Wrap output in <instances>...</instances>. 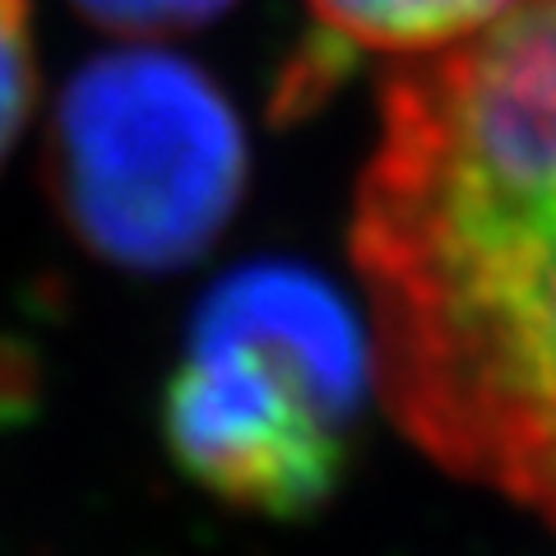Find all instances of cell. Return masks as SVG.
<instances>
[{
  "label": "cell",
  "mask_w": 556,
  "mask_h": 556,
  "mask_svg": "<svg viewBox=\"0 0 556 556\" xmlns=\"http://www.w3.org/2000/svg\"><path fill=\"white\" fill-rule=\"evenodd\" d=\"M353 251L408 437L556 525V0L408 61Z\"/></svg>",
  "instance_id": "6da1fadb"
},
{
  "label": "cell",
  "mask_w": 556,
  "mask_h": 556,
  "mask_svg": "<svg viewBox=\"0 0 556 556\" xmlns=\"http://www.w3.org/2000/svg\"><path fill=\"white\" fill-rule=\"evenodd\" d=\"M376 343L320 274L251 265L200 306L163 394L181 473L237 510L298 519L334 492Z\"/></svg>",
  "instance_id": "7a4b0ae2"
},
{
  "label": "cell",
  "mask_w": 556,
  "mask_h": 556,
  "mask_svg": "<svg viewBox=\"0 0 556 556\" xmlns=\"http://www.w3.org/2000/svg\"><path fill=\"white\" fill-rule=\"evenodd\" d=\"M47 177L98 260L172 269L228 228L247 190V135L200 65L163 47H121L65 84Z\"/></svg>",
  "instance_id": "3957f363"
},
{
  "label": "cell",
  "mask_w": 556,
  "mask_h": 556,
  "mask_svg": "<svg viewBox=\"0 0 556 556\" xmlns=\"http://www.w3.org/2000/svg\"><path fill=\"white\" fill-rule=\"evenodd\" d=\"M515 0H311L325 38L380 56H437L496 24Z\"/></svg>",
  "instance_id": "277c9868"
},
{
  "label": "cell",
  "mask_w": 556,
  "mask_h": 556,
  "mask_svg": "<svg viewBox=\"0 0 556 556\" xmlns=\"http://www.w3.org/2000/svg\"><path fill=\"white\" fill-rule=\"evenodd\" d=\"M38 98V51H33L28 0H0V163L20 144Z\"/></svg>",
  "instance_id": "5b68a950"
},
{
  "label": "cell",
  "mask_w": 556,
  "mask_h": 556,
  "mask_svg": "<svg viewBox=\"0 0 556 556\" xmlns=\"http://www.w3.org/2000/svg\"><path fill=\"white\" fill-rule=\"evenodd\" d=\"M75 5L93 24L126 33V38H163V33L208 24L232 0H75Z\"/></svg>",
  "instance_id": "8992f818"
}]
</instances>
